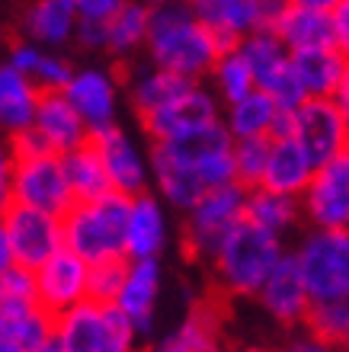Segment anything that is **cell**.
Instances as JSON below:
<instances>
[{"mask_svg":"<svg viewBox=\"0 0 349 352\" xmlns=\"http://www.w3.org/2000/svg\"><path fill=\"white\" fill-rule=\"evenodd\" d=\"M237 183L234 138L224 119L205 125L180 141L151 144V189L173 212H189L205 192Z\"/></svg>","mask_w":349,"mask_h":352,"instance_id":"1","label":"cell"},{"mask_svg":"<svg viewBox=\"0 0 349 352\" xmlns=\"http://www.w3.org/2000/svg\"><path fill=\"white\" fill-rule=\"evenodd\" d=\"M224 52L228 45L195 16L186 0L154 7L151 36L145 48L151 65L164 67L183 80H209L211 67Z\"/></svg>","mask_w":349,"mask_h":352,"instance_id":"2","label":"cell"},{"mask_svg":"<svg viewBox=\"0 0 349 352\" xmlns=\"http://www.w3.org/2000/svg\"><path fill=\"white\" fill-rule=\"evenodd\" d=\"M288 256L285 241L276 234L263 231L253 221H244L221 241V247L211 256V272L228 295L234 298H257L266 278L279 269V263Z\"/></svg>","mask_w":349,"mask_h":352,"instance_id":"3","label":"cell"},{"mask_svg":"<svg viewBox=\"0 0 349 352\" xmlns=\"http://www.w3.org/2000/svg\"><path fill=\"white\" fill-rule=\"evenodd\" d=\"M131 195L106 192L90 202H74L61 218L65 247L96 266L106 260H129L125 253V228H129Z\"/></svg>","mask_w":349,"mask_h":352,"instance_id":"4","label":"cell"},{"mask_svg":"<svg viewBox=\"0 0 349 352\" xmlns=\"http://www.w3.org/2000/svg\"><path fill=\"white\" fill-rule=\"evenodd\" d=\"M292 260L314 301L349 298V231L311 228L295 243Z\"/></svg>","mask_w":349,"mask_h":352,"instance_id":"5","label":"cell"},{"mask_svg":"<svg viewBox=\"0 0 349 352\" xmlns=\"http://www.w3.org/2000/svg\"><path fill=\"white\" fill-rule=\"evenodd\" d=\"M250 189L240 183H228L205 192L199 202L186 212L183 221V247L189 256L211 263L221 241L247 218Z\"/></svg>","mask_w":349,"mask_h":352,"instance_id":"6","label":"cell"},{"mask_svg":"<svg viewBox=\"0 0 349 352\" xmlns=\"http://www.w3.org/2000/svg\"><path fill=\"white\" fill-rule=\"evenodd\" d=\"M234 48L247 58L250 71L257 77V90H266L285 112L298 109V106L308 100L302 80L295 74L292 52L282 45V38H279L273 29H260L253 36L240 38Z\"/></svg>","mask_w":349,"mask_h":352,"instance_id":"7","label":"cell"},{"mask_svg":"<svg viewBox=\"0 0 349 352\" xmlns=\"http://www.w3.org/2000/svg\"><path fill=\"white\" fill-rule=\"evenodd\" d=\"M13 202L65 218L77 199L67 183L61 154H52V151L19 154L17 173H13Z\"/></svg>","mask_w":349,"mask_h":352,"instance_id":"8","label":"cell"},{"mask_svg":"<svg viewBox=\"0 0 349 352\" xmlns=\"http://www.w3.org/2000/svg\"><path fill=\"white\" fill-rule=\"evenodd\" d=\"M282 135H292L321 167L349 151V116L337 100H304L285 116Z\"/></svg>","mask_w":349,"mask_h":352,"instance_id":"9","label":"cell"},{"mask_svg":"<svg viewBox=\"0 0 349 352\" xmlns=\"http://www.w3.org/2000/svg\"><path fill=\"white\" fill-rule=\"evenodd\" d=\"M224 116V106L221 100L211 93V87L189 84L176 100H170L164 109L151 112L147 119H141V131L147 135L151 144H164V141H180L193 131H202L205 125L218 122Z\"/></svg>","mask_w":349,"mask_h":352,"instance_id":"10","label":"cell"},{"mask_svg":"<svg viewBox=\"0 0 349 352\" xmlns=\"http://www.w3.org/2000/svg\"><path fill=\"white\" fill-rule=\"evenodd\" d=\"M186 3L228 48L260 29H273L279 13L288 7L285 0H186Z\"/></svg>","mask_w":349,"mask_h":352,"instance_id":"11","label":"cell"},{"mask_svg":"<svg viewBox=\"0 0 349 352\" xmlns=\"http://www.w3.org/2000/svg\"><path fill=\"white\" fill-rule=\"evenodd\" d=\"M90 141L106 167L112 192L138 195L151 189V144L141 148L138 138L122 125L96 131Z\"/></svg>","mask_w":349,"mask_h":352,"instance_id":"12","label":"cell"},{"mask_svg":"<svg viewBox=\"0 0 349 352\" xmlns=\"http://www.w3.org/2000/svg\"><path fill=\"white\" fill-rule=\"evenodd\" d=\"M302 214L308 228L349 231V151L317 167L302 195Z\"/></svg>","mask_w":349,"mask_h":352,"instance_id":"13","label":"cell"},{"mask_svg":"<svg viewBox=\"0 0 349 352\" xmlns=\"http://www.w3.org/2000/svg\"><path fill=\"white\" fill-rule=\"evenodd\" d=\"M3 224H7V237L13 247V260L26 269H39L65 247V224L58 214L13 202L3 212Z\"/></svg>","mask_w":349,"mask_h":352,"instance_id":"14","label":"cell"},{"mask_svg":"<svg viewBox=\"0 0 349 352\" xmlns=\"http://www.w3.org/2000/svg\"><path fill=\"white\" fill-rule=\"evenodd\" d=\"M61 93L71 100L74 109L81 112V119L87 122V129H90L93 135L103 129L119 125L125 87L119 84V77L112 74L109 67H100V65L77 67Z\"/></svg>","mask_w":349,"mask_h":352,"instance_id":"15","label":"cell"},{"mask_svg":"<svg viewBox=\"0 0 349 352\" xmlns=\"http://www.w3.org/2000/svg\"><path fill=\"white\" fill-rule=\"evenodd\" d=\"M36 295L45 314L58 317L90 298V263L61 247L48 263L36 269Z\"/></svg>","mask_w":349,"mask_h":352,"instance_id":"16","label":"cell"},{"mask_svg":"<svg viewBox=\"0 0 349 352\" xmlns=\"http://www.w3.org/2000/svg\"><path fill=\"white\" fill-rule=\"evenodd\" d=\"M167 243H170V205L154 189L131 195L129 228H125L129 260H160Z\"/></svg>","mask_w":349,"mask_h":352,"instance_id":"17","label":"cell"},{"mask_svg":"<svg viewBox=\"0 0 349 352\" xmlns=\"http://www.w3.org/2000/svg\"><path fill=\"white\" fill-rule=\"evenodd\" d=\"M260 307L266 311V317H273L276 324L282 327H304L308 324V314L314 307V298L308 292L302 278V269L295 266L292 250L279 263V269L266 278V285L260 288L257 295Z\"/></svg>","mask_w":349,"mask_h":352,"instance_id":"18","label":"cell"},{"mask_svg":"<svg viewBox=\"0 0 349 352\" xmlns=\"http://www.w3.org/2000/svg\"><path fill=\"white\" fill-rule=\"evenodd\" d=\"M32 131H36L39 141H42L52 154H61V157L77 148H83V144L93 138V131L87 129V122L81 119V112L74 109L71 100H67L61 90L42 93L36 119H32Z\"/></svg>","mask_w":349,"mask_h":352,"instance_id":"19","label":"cell"},{"mask_svg":"<svg viewBox=\"0 0 349 352\" xmlns=\"http://www.w3.org/2000/svg\"><path fill=\"white\" fill-rule=\"evenodd\" d=\"M160 285H164V266H160V260H129V272H125L122 292L112 301L122 314L131 317V324L138 327L145 340L154 333Z\"/></svg>","mask_w":349,"mask_h":352,"instance_id":"20","label":"cell"},{"mask_svg":"<svg viewBox=\"0 0 349 352\" xmlns=\"http://www.w3.org/2000/svg\"><path fill=\"white\" fill-rule=\"evenodd\" d=\"M81 10L77 0H32L23 13V32L42 48H65L77 38Z\"/></svg>","mask_w":349,"mask_h":352,"instance_id":"21","label":"cell"},{"mask_svg":"<svg viewBox=\"0 0 349 352\" xmlns=\"http://www.w3.org/2000/svg\"><path fill=\"white\" fill-rule=\"evenodd\" d=\"M314 173H317V164L308 151L292 138V135H279L273 138V148H269V164L266 173H263V183L273 192H285L302 199L304 189L311 186Z\"/></svg>","mask_w":349,"mask_h":352,"instance_id":"22","label":"cell"},{"mask_svg":"<svg viewBox=\"0 0 349 352\" xmlns=\"http://www.w3.org/2000/svg\"><path fill=\"white\" fill-rule=\"evenodd\" d=\"M285 116L288 112L279 106L266 90H253L244 100L224 106V125H228L231 138H279L285 129Z\"/></svg>","mask_w":349,"mask_h":352,"instance_id":"23","label":"cell"},{"mask_svg":"<svg viewBox=\"0 0 349 352\" xmlns=\"http://www.w3.org/2000/svg\"><path fill=\"white\" fill-rule=\"evenodd\" d=\"M52 340L61 352H106V305L81 301L55 317Z\"/></svg>","mask_w":349,"mask_h":352,"instance_id":"24","label":"cell"},{"mask_svg":"<svg viewBox=\"0 0 349 352\" xmlns=\"http://www.w3.org/2000/svg\"><path fill=\"white\" fill-rule=\"evenodd\" d=\"M39 100H42V90L23 71L3 61L0 65V131L7 138H17L32 129Z\"/></svg>","mask_w":349,"mask_h":352,"instance_id":"25","label":"cell"},{"mask_svg":"<svg viewBox=\"0 0 349 352\" xmlns=\"http://www.w3.org/2000/svg\"><path fill=\"white\" fill-rule=\"evenodd\" d=\"M295 58V74L304 87L308 100H333L340 90L343 77L349 71V55L340 45L311 48V52H298Z\"/></svg>","mask_w":349,"mask_h":352,"instance_id":"26","label":"cell"},{"mask_svg":"<svg viewBox=\"0 0 349 352\" xmlns=\"http://www.w3.org/2000/svg\"><path fill=\"white\" fill-rule=\"evenodd\" d=\"M189 84H199V80H183V77L170 74L164 67L157 65H141L135 74L125 80V102H129V109L135 112V119H147L151 112L164 109L170 100H176L180 93L186 90Z\"/></svg>","mask_w":349,"mask_h":352,"instance_id":"27","label":"cell"},{"mask_svg":"<svg viewBox=\"0 0 349 352\" xmlns=\"http://www.w3.org/2000/svg\"><path fill=\"white\" fill-rule=\"evenodd\" d=\"M147 352H221V317L215 307L195 305Z\"/></svg>","mask_w":349,"mask_h":352,"instance_id":"28","label":"cell"},{"mask_svg":"<svg viewBox=\"0 0 349 352\" xmlns=\"http://www.w3.org/2000/svg\"><path fill=\"white\" fill-rule=\"evenodd\" d=\"M282 45L298 55V52H311V48H327L337 45L333 36V19L324 10H304V7H285L279 13L276 26H273Z\"/></svg>","mask_w":349,"mask_h":352,"instance_id":"29","label":"cell"},{"mask_svg":"<svg viewBox=\"0 0 349 352\" xmlns=\"http://www.w3.org/2000/svg\"><path fill=\"white\" fill-rule=\"evenodd\" d=\"M55 317L39 305L3 307L0 305V352H39L52 340Z\"/></svg>","mask_w":349,"mask_h":352,"instance_id":"30","label":"cell"},{"mask_svg":"<svg viewBox=\"0 0 349 352\" xmlns=\"http://www.w3.org/2000/svg\"><path fill=\"white\" fill-rule=\"evenodd\" d=\"M151 16L154 7H147L145 0H131L112 19H106V55L116 61H129L145 52L151 36Z\"/></svg>","mask_w":349,"mask_h":352,"instance_id":"31","label":"cell"},{"mask_svg":"<svg viewBox=\"0 0 349 352\" xmlns=\"http://www.w3.org/2000/svg\"><path fill=\"white\" fill-rule=\"evenodd\" d=\"M7 61L17 67V71H23V74H26L42 93L65 90L67 80H71V74L77 71V67L67 65L58 52L36 45V42H29V38L26 42H17V45L10 48Z\"/></svg>","mask_w":349,"mask_h":352,"instance_id":"32","label":"cell"},{"mask_svg":"<svg viewBox=\"0 0 349 352\" xmlns=\"http://www.w3.org/2000/svg\"><path fill=\"white\" fill-rule=\"evenodd\" d=\"M247 221H253L263 231L276 234V237H288L298 228V221H304L302 214V199L285 192H273L266 186L250 189L247 195Z\"/></svg>","mask_w":349,"mask_h":352,"instance_id":"33","label":"cell"},{"mask_svg":"<svg viewBox=\"0 0 349 352\" xmlns=\"http://www.w3.org/2000/svg\"><path fill=\"white\" fill-rule=\"evenodd\" d=\"M61 160H65L67 183H71L77 202H90V199H100V195L112 192L109 176H106V167H103V160H100V154H96V148H93V141H87L83 148L65 154Z\"/></svg>","mask_w":349,"mask_h":352,"instance_id":"34","label":"cell"},{"mask_svg":"<svg viewBox=\"0 0 349 352\" xmlns=\"http://www.w3.org/2000/svg\"><path fill=\"white\" fill-rule=\"evenodd\" d=\"M209 87L221 100V106H231V102L244 100V96H250V93L257 90V77L250 71L247 58L240 55L237 48H228V52L215 61V67H211Z\"/></svg>","mask_w":349,"mask_h":352,"instance_id":"35","label":"cell"},{"mask_svg":"<svg viewBox=\"0 0 349 352\" xmlns=\"http://www.w3.org/2000/svg\"><path fill=\"white\" fill-rule=\"evenodd\" d=\"M308 330L324 340L337 343L349 352V298H333V301H314L308 314Z\"/></svg>","mask_w":349,"mask_h":352,"instance_id":"36","label":"cell"},{"mask_svg":"<svg viewBox=\"0 0 349 352\" xmlns=\"http://www.w3.org/2000/svg\"><path fill=\"white\" fill-rule=\"evenodd\" d=\"M269 148H273V138L234 141V176H237L240 186L257 189L263 183V173H266L269 164Z\"/></svg>","mask_w":349,"mask_h":352,"instance_id":"37","label":"cell"},{"mask_svg":"<svg viewBox=\"0 0 349 352\" xmlns=\"http://www.w3.org/2000/svg\"><path fill=\"white\" fill-rule=\"evenodd\" d=\"M0 305H3V307L39 305L36 269H26V266H19V263H13V266L0 276Z\"/></svg>","mask_w":349,"mask_h":352,"instance_id":"38","label":"cell"},{"mask_svg":"<svg viewBox=\"0 0 349 352\" xmlns=\"http://www.w3.org/2000/svg\"><path fill=\"white\" fill-rule=\"evenodd\" d=\"M125 272H129V260H106L90 266V301L112 305L122 292Z\"/></svg>","mask_w":349,"mask_h":352,"instance_id":"39","label":"cell"},{"mask_svg":"<svg viewBox=\"0 0 349 352\" xmlns=\"http://www.w3.org/2000/svg\"><path fill=\"white\" fill-rule=\"evenodd\" d=\"M13 173H17V157L10 144H0V212L13 205Z\"/></svg>","mask_w":349,"mask_h":352,"instance_id":"40","label":"cell"},{"mask_svg":"<svg viewBox=\"0 0 349 352\" xmlns=\"http://www.w3.org/2000/svg\"><path fill=\"white\" fill-rule=\"evenodd\" d=\"M74 42L81 48H87V52H103L106 55V23H100V19H81Z\"/></svg>","mask_w":349,"mask_h":352,"instance_id":"41","label":"cell"},{"mask_svg":"<svg viewBox=\"0 0 349 352\" xmlns=\"http://www.w3.org/2000/svg\"><path fill=\"white\" fill-rule=\"evenodd\" d=\"M279 352H346V349H340L337 343H330V340H324V336L311 333V330L304 327V333L292 336V340H288V343H285Z\"/></svg>","mask_w":349,"mask_h":352,"instance_id":"42","label":"cell"},{"mask_svg":"<svg viewBox=\"0 0 349 352\" xmlns=\"http://www.w3.org/2000/svg\"><path fill=\"white\" fill-rule=\"evenodd\" d=\"M125 3H131V0H77V10H81V19H100V23H106Z\"/></svg>","mask_w":349,"mask_h":352,"instance_id":"43","label":"cell"},{"mask_svg":"<svg viewBox=\"0 0 349 352\" xmlns=\"http://www.w3.org/2000/svg\"><path fill=\"white\" fill-rule=\"evenodd\" d=\"M330 19H333V36H337V45L346 52L349 48V0H340V3L330 10Z\"/></svg>","mask_w":349,"mask_h":352,"instance_id":"44","label":"cell"},{"mask_svg":"<svg viewBox=\"0 0 349 352\" xmlns=\"http://www.w3.org/2000/svg\"><path fill=\"white\" fill-rule=\"evenodd\" d=\"M13 247H10V237H7V224H3V212H0V276L13 266Z\"/></svg>","mask_w":349,"mask_h":352,"instance_id":"45","label":"cell"},{"mask_svg":"<svg viewBox=\"0 0 349 352\" xmlns=\"http://www.w3.org/2000/svg\"><path fill=\"white\" fill-rule=\"evenodd\" d=\"M288 7H304V10H324V13H330L340 0H285Z\"/></svg>","mask_w":349,"mask_h":352,"instance_id":"46","label":"cell"},{"mask_svg":"<svg viewBox=\"0 0 349 352\" xmlns=\"http://www.w3.org/2000/svg\"><path fill=\"white\" fill-rule=\"evenodd\" d=\"M333 100L340 102V109L349 116V71H346V77H343V84H340V90H337V96Z\"/></svg>","mask_w":349,"mask_h":352,"instance_id":"47","label":"cell"},{"mask_svg":"<svg viewBox=\"0 0 349 352\" xmlns=\"http://www.w3.org/2000/svg\"><path fill=\"white\" fill-rule=\"evenodd\" d=\"M231 352H269V349H263V346H237V349H231Z\"/></svg>","mask_w":349,"mask_h":352,"instance_id":"48","label":"cell"},{"mask_svg":"<svg viewBox=\"0 0 349 352\" xmlns=\"http://www.w3.org/2000/svg\"><path fill=\"white\" fill-rule=\"evenodd\" d=\"M147 7H167V3H180V0H145Z\"/></svg>","mask_w":349,"mask_h":352,"instance_id":"49","label":"cell"},{"mask_svg":"<svg viewBox=\"0 0 349 352\" xmlns=\"http://www.w3.org/2000/svg\"><path fill=\"white\" fill-rule=\"evenodd\" d=\"M346 55H349V48H346Z\"/></svg>","mask_w":349,"mask_h":352,"instance_id":"50","label":"cell"},{"mask_svg":"<svg viewBox=\"0 0 349 352\" xmlns=\"http://www.w3.org/2000/svg\"><path fill=\"white\" fill-rule=\"evenodd\" d=\"M135 352H141V349H135Z\"/></svg>","mask_w":349,"mask_h":352,"instance_id":"51","label":"cell"}]
</instances>
